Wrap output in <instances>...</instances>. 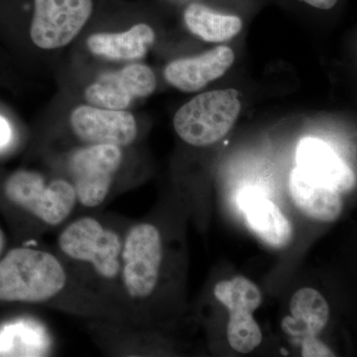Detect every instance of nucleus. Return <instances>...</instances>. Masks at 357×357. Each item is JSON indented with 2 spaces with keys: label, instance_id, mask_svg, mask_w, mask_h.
Listing matches in <instances>:
<instances>
[{
  "label": "nucleus",
  "instance_id": "19",
  "mask_svg": "<svg viewBox=\"0 0 357 357\" xmlns=\"http://www.w3.org/2000/svg\"><path fill=\"white\" fill-rule=\"evenodd\" d=\"M303 356H335L333 351L317 337H306L303 340Z\"/></svg>",
  "mask_w": 357,
  "mask_h": 357
},
{
  "label": "nucleus",
  "instance_id": "10",
  "mask_svg": "<svg viewBox=\"0 0 357 357\" xmlns=\"http://www.w3.org/2000/svg\"><path fill=\"white\" fill-rule=\"evenodd\" d=\"M73 131L89 144L128 146L137 136L135 117L124 110L81 105L70 117Z\"/></svg>",
  "mask_w": 357,
  "mask_h": 357
},
{
  "label": "nucleus",
  "instance_id": "12",
  "mask_svg": "<svg viewBox=\"0 0 357 357\" xmlns=\"http://www.w3.org/2000/svg\"><path fill=\"white\" fill-rule=\"evenodd\" d=\"M296 159L301 170L340 195L351 192L356 188L354 171L330 145L318 138H303L298 145Z\"/></svg>",
  "mask_w": 357,
  "mask_h": 357
},
{
  "label": "nucleus",
  "instance_id": "20",
  "mask_svg": "<svg viewBox=\"0 0 357 357\" xmlns=\"http://www.w3.org/2000/svg\"><path fill=\"white\" fill-rule=\"evenodd\" d=\"M307 4L314 7V8L323 9V10H328L333 8L337 4L338 0H303Z\"/></svg>",
  "mask_w": 357,
  "mask_h": 357
},
{
  "label": "nucleus",
  "instance_id": "4",
  "mask_svg": "<svg viewBox=\"0 0 357 357\" xmlns=\"http://www.w3.org/2000/svg\"><path fill=\"white\" fill-rule=\"evenodd\" d=\"M122 244L116 232L105 229L93 218H82L70 223L59 237V246L65 255L89 263L107 279H114L121 272Z\"/></svg>",
  "mask_w": 357,
  "mask_h": 357
},
{
  "label": "nucleus",
  "instance_id": "21",
  "mask_svg": "<svg viewBox=\"0 0 357 357\" xmlns=\"http://www.w3.org/2000/svg\"><path fill=\"white\" fill-rule=\"evenodd\" d=\"M2 248V238H1V236H0V249H1Z\"/></svg>",
  "mask_w": 357,
  "mask_h": 357
},
{
  "label": "nucleus",
  "instance_id": "13",
  "mask_svg": "<svg viewBox=\"0 0 357 357\" xmlns=\"http://www.w3.org/2000/svg\"><path fill=\"white\" fill-rule=\"evenodd\" d=\"M289 192L294 204L307 218L316 222H337L342 211V195L296 167L289 176Z\"/></svg>",
  "mask_w": 357,
  "mask_h": 357
},
{
  "label": "nucleus",
  "instance_id": "18",
  "mask_svg": "<svg viewBox=\"0 0 357 357\" xmlns=\"http://www.w3.org/2000/svg\"><path fill=\"white\" fill-rule=\"evenodd\" d=\"M46 347L42 331L31 324L20 321L0 331V356H42Z\"/></svg>",
  "mask_w": 357,
  "mask_h": 357
},
{
  "label": "nucleus",
  "instance_id": "14",
  "mask_svg": "<svg viewBox=\"0 0 357 357\" xmlns=\"http://www.w3.org/2000/svg\"><path fill=\"white\" fill-rule=\"evenodd\" d=\"M292 317L282 321V328L289 335L318 337L330 319V307L323 295L312 288H302L294 294L290 302Z\"/></svg>",
  "mask_w": 357,
  "mask_h": 357
},
{
  "label": "nucleus",
  "instance_id": "16",
  "mask_svg": "<svg viewBox=\"0 0 357 357\" xmlns=\"http://www.w3.org/2000/svg\"><path fill=\"white\" fill-rule=\"evenodd\" d=\"M246 222L256 236L271 248H287L293 239V227L279 206L263 197L253 196L244 204Z\"/></svg>",
  "mask_w": 357,
  "mask_h": 357
},
{
  "label": "nucleus",
  "instance_id": "1",
  "mask_svg": "<svg viewBox=\"0 0 357 357\" xmlns=\"http://www.w3.org/2000/svg\"><path fill=\"white\" fill-rule=\"evenodd\" d=\"M67 283L60 261L39 249H13L0 260V301L41 303L57 296Z\"/></svg>",
  "mask_w": 357,
  "mask_h": 357
},
{
  "label": "nucleus",
  "instance_id": "17",
  "mask_svg": "<svg viewBox=\"0 0 357 357\" xmlns=\"http://www.w3.org/2000/svg\"><path fill=\"white\" fill-rule=\"evenodd\" d=\"M184 20L192 34L211 43L232 39L243 29V21L237 16L215 13L199 3H192L185 8Z\"/></svg>",
  "mask_w": 357,
  "mask_h": 357
},
{
  "label": "nucleus",
  "instance_id": "9",
  "mask_svg": "<svg viewBox=\"0 0 357 357\" xmlns=\"http://www.w3.org/2000/svg\"><path fill=\"white\" fill-rule=\"evenodd\" d=\"M156 77L148 66H126L117 72L107 73L84 91L89 103L102 109L123 110L136 98H146L156 89Z\"/></svg>",
  "mask_w": 357,
  "mask_h": 357
},
{
  "label": "nucleus",
  "instance_id": "6",
  "mask_svg": "<svg viewBox=\"0 0 357 357\" xmlns=\"http://www.w3.org/2000/svg\"><path fill=\"white\" fill-rule=\"evenodd\" d=\"M218 302L229 310L227 337L232 349L249 354L261 344L263 335L253 312L262 304V295L255 282L244 276L218 282L213 289Z\"/></svg>",
  "mask_w": 357,
  "mask_h": 357
},
{
  "label": "nucleus",
  "instance_id": "11",
  "mask_svg": "<svg viewBox=\"0 0 357 357\" xmlns=\"http://www.w3.org/2000/svg\"><path fill=\"white\" fill-rule=\"evenodd\" d=\"M234 60L236 56L229 47L218 46L196 57L178 59L169 63L164 76L178 91L195 93L222 77Z\"/></svg>",
  "mask_w": 357,
  "mask_h": 357
},
{
  "label": "nucleus",
  "instance_id": "2",
  "mask_svg": "<svg viewBox=\"0 0 357 357\" xmlns=\"http://www.w3.org/2000/svg\"><path fill=\"white\" fill-rule=\"evenodd\" d=\"M241 112L238 93L218 89L195 96L174 116V128L188 144L206 147L222 139L231 130Z\"/></svg>",
  "mask_w": 357,
  "mask_h": 357
},
{
  "label": "nucleus",
  "instance_id": "8",
  "mask_svg": "<svg viewBox=\"0 0 357 357\" xmlns=\"http://www.w3.org/2000/svg\"><path fill=\"white\" fill-rule=\"evenodd\" d=\"M30 27L33 43L45 50L70 43L93 13V0H34Z\"/></svg>",
  "mask_w": 357,
  "mask_h": 357
},
{
  "label": "nucleus",
  "instance_id": "3",
  "mask_svg": "<svg viewBox=\"0 0 357 357\" xmlns=\"http://www.w3.org/2000/svg\"><path fill=\"white\" fill-rule=\"evenodd\" d=\"M4 191L9 201L51 227L64 222L77 202L72 183L59 178L47 185L43 176L33 171L11 174Z\"/></svg>",
  "mask_w": 357,
  "mask_h": 357
},
{
  "label": "nucleus",
  "instance_id": "7",
  "mask_svg": "<svg viewBox=\"0 0 357 357\" xmlns=\"http://www.w3.org/2000/svg\"><path fill=\"white\" fill-rule=\"evenodd\" d=\"M121 147L93 144L77 150L69 159V172L77 201L86 208L100 206L110 191L122 163Z\"/></svg>",
  "mask_w": 357,
  "mask_h": 357
},
{
  "label": "nucleus",
  "instance_id": "5",
  "mask_svg": "<svg viewBox=\"0 0 357 357\" xmlns=\"http://www.w3.org/2000/svg\"><path fill=\"white\" fill-rule=\"evenodd\" d=\"M122 278L128 295L144 299L158 284L163 261V243L159 229L151 223H139L129 230L122 244Z\"/></svg>",
  "mask_w": 357,
  "mask_h": 357
},
{
  "label": "nucleus",
  "instance_id": "15",
  "mask_svg": "<svg viewBox=\"0 0 357 357\" xmlns=\"http://www.w3.org/2000/svg\"><path fill=\"white\" fill-rule=\"evenodd\" d=\"M155 41L154 30L140 23L121 33H96L86 41L89 51L114 61H135L144 57Z\"/></svg>",
  "mask_w": 357,
  "mask_h": 357
}]
</instances>
